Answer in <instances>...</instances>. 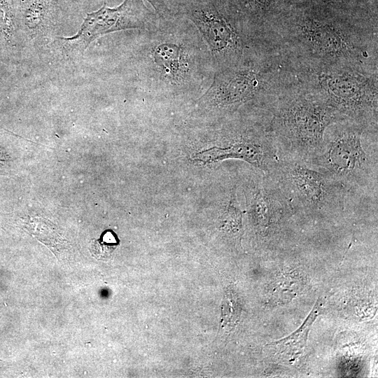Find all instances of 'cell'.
Here are the masks:
<instances>
[{
	"mask_svg": "<svg viewBox=\"0 0 378 378\" xmlns=\"http://www.w3.org/2000/svg\"><path fill=\"white\" fill-rule=\"evenodd\" d=\"M132 0H125L115 8H109L104 0L97 10L89 13L79 31L71 37H59L64 50L69 56L81 57L92 41L106 34L136 28L140 20Z\"/></svg>",
	"mask_w": 378,
	"mask_h": 378,
	"instance_id": "obj_6",
	"label": "cell"
},
{
	"mask_svg": "<svg viewBox=\"0 0 378 378\" xmlns=\"http://www.w3.org/2000/svg\"><path fill=\"white\" fill-rule=\"evenodd\" d=\"M354 195L377 200V129L341 120L326 130L322 148L311 162Z\"/></svg>",
	"mask_w": 378,
	"mask_h": 378,
	"instance_id": "obj_4",
	"label": "cell"
},
{
	"mask_svg": "<svg viewBox=\"0 0 378 378\" xmlns=\"http://www.w3.org/2000/svg\"><path fill=\"white\" fill-rule=\"evenodd\" d=\"M280 158L309 162L320 153L327 128L344 120L289 74L261 103Z\"/></svg>",
	"mask_w": 378,
	"mask_h": 378,
	"instance_id": "obj_2",
	"label": "cell"
},
{
	"mask_svg": "<svg viewBox=\"0 0 378 378\" xmlns=\"http://www.w3.org/2000/svg\"><path fill=\"white\" fill-rule=\"evenodd\" d=\"M377 24L304 12L273 22L263 37L288 62L377 69Z\"/></svg>",
	"mask_w": 378,
	"mask_h": 378,
	"instance_id": "obj_1",
	"label": "cell"
},
{
	"mask_svg": "<svg viewBox=\"0 0 378 378\" xmlns=\"http://www.w3.org/2000/svg\"><path fill=\"white\" fill-rule=\"evenodd\" d=\"M185 8L187 15L199 28L213 52L225 56H240L242 51L240 37L212 1L190 0Z\"/></svg>",
	"mask_w": 378,
	"mask_h": 378,
	"instance_id": "obj_7",
	"label": "cell"
},
{
	"mask_svg": "<svg viewBox=\"0 0 378 378\" xmlns=\"http://www.w3.org/2000/svg\"><path fill=\"white\" fill-rule=\"evenodd\" d=\"M155 62L170 77L177 76L181 59V49L174 44H162L154 52Z\"/></svg>",
	"mask_w": 378,
	"mask_h": 378,
	"instance_id": "obj_9",
	"label": "cell"
},
{
	"mask_svg": "<svg viewBox=\"0 0 378 378\" xmlns=\"http://www.w3.org/2000/svg\"><path fill=\"white\" fill-rule=\"evenodd\" d=\"M14 31L13 15L6 0H0V33L6 39L13 38Z\"/></svg>",
	"mask_w": 378,
	"mask_h": 378,
	"instance_id": "obj_12",
	"label": "cell"
},
{
	"mask_svg": "<svg viewBox=\"0 0 378 378\" xmlns=\"http://www.w3.org/2000/svg\"><path fill=\"white\" fill-rule=\"evenodd\" d=\"M24 10V18L29 28H35L44 18L46 6L43 0H27Z\"/></svg>",
	"mask_w": 378,
	"mask_h": 378,
	"instance_id": "obj_11",
	"label": "cell"
},
{
	"mask_svg": "<svg viewBox=\"0 0 378 378\" xmlns=\"http://www.w3.org/2000/svg\"><path fill=\"white\" fill-rule=\"evenodd\" d=\"M323 301L318 299L303 324L288 337L268 344L275 349L276 354L286 361L292 363L301 356L305 349L309 331L321 312Z\"/></svg>",
	"mask_w": 378,
	"mask_h": 378,
	"instance_id": "obj_8",
	"label": "cell"
},
{
	"mask_svg": "<svg viewBox=\"0 0 378 378\" xmlns=\"http://www.w3.org/2000/svg\"><path fill=\"white\" fill-rule=\"evenodd\" d=\"M151 4L153 8L162 15L169 13V8L166 0H146Z\"/></svg>",
	"mask_w": 378,
	"mask_h": 378,
	"instance_id": "obj_14",
	"label": "cell"
},
{
	"mask_svg": "<svg viewBox=\"0 0 378 378\" xmlns=\"http://www.w3.org/2000/svg\"><path fill=\"white\" fill-rule=\"evenodd\" d=\"M277 0H244L245 6L260 15H266L275 5Z\"/></svg>",
	"mask_w": 378,
	"mask_h": 378,
	"instance_id": "obj_13",
	"label": "cell"
},
{
	"mask_svg": "<svg viewBox=\"0 0 378 378\" xmlns=\"http://www.w3.org/2000/svg\"><path fill=\"white\" fill-rule=\"evenodd\" d=\"M268 174L278 184L295 215L343 211L353 200L363 199L304 161L280 158Z\"/></svg>",
	"mask_w": 378,
	"mask_h": 378,
	"instance_id": "obj_5",
	"label": "cell"
},
{
	"mask_svg": "<svg viewBox=\"0 0 378 378\" xmlns=\"http://www.w3.org/2000/svg\"><path fill=\"white\" fill-rule=\"evenodd\" d=\"M289 75L344 120L377 129V69L346 64L290 63Z\"/></svg>",
	"mask_w": 378,
	"mask_h": 378,
	"instance_id": "obj_3",
	"label": "cell"
},
{
	"mask_svg": "<svg viewBox=\"0 0 378 378\" xmlns=\"http://www.w3.org/2000/svg\"><path fill=\"white\" fill-rule=\"evenodd\" d=\"M119 241L112 231L104 232L99 239L92 241L89 249L99 260H107L116 248Z\"/></svg>",
	"mask_w": 378,
	"mask_h": 378,
	"instance_id": "obj_10",
	"label": "cell"
}]
</instances>
